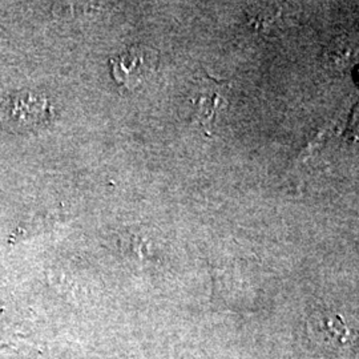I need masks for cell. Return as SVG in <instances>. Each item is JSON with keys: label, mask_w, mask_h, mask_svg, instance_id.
<instances>
[{"label": "cell", "mask_w": 359, "mask_h": 359, "mask_svg": "<svg viewBox=\"0 0 359 359\" xmlns=\"http://www.w3.org/2000/svg\"><path fill=\"white\" fill-rule=\"evenodd\" d=\"M111 74L116 83L133 90L152 76L158 65V53L149 47L137 44L109 60Z\"/></svg>", "instance_id": "cell-2"}, {"label": "cell", "mask_w": 359, "mask_h": 359, "mask_svg": "<svg viewBox=\"0 0 359 359\" xmlns=\"http://www.w3.org/2000/svg\"><path fill=\"white\" fill-rule=\"evenodd\" d=\"M310 330L317 342L334 351H348L359 341V332L347 325L345 318L337 313H325Z\"/></svg>", "instance_id": "cell-3"}, {"label": "cell", "mask_w": 359, "mask_h": 359, "mask_svg": "<svg viewBox=\"0 0 359 359\" xmlns=\"http://www.w3.org/2000/svg\"><path fill=\"white\" fill-rule=\"evenodd\" d=\"M51 116L48 99L36 90H20L10 95L0 105V124L16 133L35 130L47 124Z\"/></svg>", "instance_id": "cell-1"}, {"label": "cell", "mask_w": 359, "mask_h": 359, "mask_svg": "<svg viewBox=\"0 0 359 359\" xmlns=\"http://www.w3.org/2000/svg\"><path fill=\"white\" fill-rule=\"evenodd\" d=\"M224 99L218 90H213L210 93L208 92L198 97V112H200L201 121H205L204 124H210L212 118L216 115V111Z\"/></svg>", "instance_id": "cell-4"}]
</instances>
